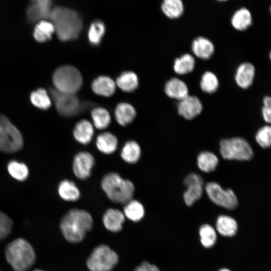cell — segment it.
Returning a JSON list of instances; mask_svg holds the SVG:
<instances>
[{
    "label": "cell",
    "instance_id": "obj_45",
    "mask_svg": "<svg viewBox=\"0 0 271 271\" xmlns=\"http://www.w3.org/2000/svg\"><path fill=\"white\" fill-rule=\"evenodd\" d=\"M218 1H220V2H224V1H226L227 0H217Z\"/></svg>",
    "mask_w": 271,
    "mask_h": 271
},
{
    "label": "cell",
    "instance_id": "obj_5",
    "mask_svg": "<svg viewBox=\"0 0 271 271\" xmlns=\"http://www.w3.org/2000/svg\"><path fill=\"white\" fill-rule=\"evenodd\" d=\"M52 81L55 89L71 94H76L83 83L80 71L70 65H64L57 68L53 75Z\"/></svg>",
    "mask_w": 271,
    "mask_h": 271
},
{
    "label": "cell",
    "instance_id": "obj_35",
    "mask_svg": "<svg viewBox=\"0 0 271 271\" xmlns=\"http://www.w3.org/2000/svg\"><path fill=\"white\" fill-rule=\"evenodd\" d=\"M46 90L39 88L30 95V100L36 107L43 110L47 109L51 105V98Z\"/></svg>",
    "mask_w": 271,
    "mask_h": 271
},
{
    "label": "cell",
    "instance_id": "obj_24",
    "mask_svg": "<svg viewBox=\"0 0 271 271\" xmlns=\"http://www.w3.org/2000/svg\"><path fill=\"white\" fill-rule=\"evenodd\" d=\"M231 23L232 27L236 30H246L252 23V16L250 12L245 8L238 9L233 15Z\"/></svg>",
    "mask_w": 271,
    "mask_h": 271
},
{
    "label": "cell",
    "instance_id": "obj_44",
    "mask_svg": "<svg viewBox=\"0 0 271 271\" xmlns=\"http://www.w3.org/2000/svg\"><path fill=\"white\" fill-rule=\"evenodd\" d=\"M219 271H230V270H229V269H228L227 268H222V269L219 270Z\"/></svg>",
    "mask_w": 271,
    "mask_h": 271
},
{
    "label": "cell",
    "instance_id": "obj_31",
    "mask_svg": "<svg viewBox=\"0 0 271 271\" xmlns=\"http://www.w3.org/2000/svg\"><path fill=\"white\" fill-rule=\"evenodd\" d=\"M123 214L130 220L138 222L145 215L144 207L141 203L132 199L125 204Z\"/></svg>",
    "mask_w": 271,
    "mask_h": 271
},
{
    "label": "cell",
    "instance_id": "obj_36",
    "mask_svg": "<svg viewBox=\"0 0 271 271\" xmlns=\"http://www.w3.org/2000/svg\"><path fill=\"white\" fill-rule=\"evenodd\" d=\"M105 32L104 23L99 20L92 22L88 29V39L89 43L93 46L98 45Z\"/></svg>",
    "mask_w": 271,
    "mask_h": 271
},
{
    "label": "cell",
    "instance_id": "obj_16",
    "mask_svg": "<svg viewBox=\"0 0 271 271\" xmlns=\"http://www.w3.org/2000/svg\"><path fill=\"white\" fill-rule=\"evenodd\" d=\"M164 90L168 96L179 101L189 95L187 84L176 77L171 78L166 83Z\"/></svg>",
    "mask_w": 271,
    "mask_h": 271
},
{
    "label": "cell",
    "instance_id": "obj_34",
    "mask_svg": "<svg viewBox=\"0 0 271 271\" xmlns=\"http://www.w3.org/2000/svg\"><path fill=\"white\" fill-rule=\"evenodd\" d=\"M91 117L94 126L99 129L107 127L111 122V117L107 109L98 107L91 111Z\"/></svg>",
    "mask_w": 271,
    "mask_h": 271
},
{
    "label": "cell",
    "instance_id": "obj_27",
    "mask_svg": "<svg viewBox=\"0 0 271 271\" xmlns=\"http://www.w3.org/2000/svg\"><path fill=\"white\" fill-rule=\"evenodd\" d=\"M195 66L194 57L189 53H186L175 60L173 69L179 75H185L193 71Z\"/></svg>",
    "mask_w": 271,
    "mask_h": 271
},
{
    "label": "cell",
    "instance_id": "obj_30",
    "mask_svg": "<svg viewBox=\"0 0 271 271\" xmlns=\"http://www.w3.org/2000/svg\"><path fill=\"white\" fill-rule=\"evenodd\" d=\"M198 168L206 173L213 171L218 164L217 157L210 152H202L199 154L197 159Z\"/></svg>",
    "mask_w": 271,
    "mask_h": 271
},
{
    "label": "cell",
    "instance_id": "obj_39",
    "mask_svg": "<svg viewBox=\"0 0 271 271\" xmlns=\"http://www.w3.org/2000/svg\"><path fill=\"white\" fill-rule=\"evenodd\" d=\"M255 140L262 148H269L271 144L270 126L265 125L260 128L256 133Z\"/></svg>",
    "mask_w": 271,
    "mask_h": 271
},
{
    "label": "cell",
    "instance_id": "obj_18",
    "mask_svg": "<svg viewBox=\"0 0 271 271\" xmlns=\"http://www.w3.org/2000/svg\"><path fill=\"white\" fill-rule=\"evenodd\" d=\"M191 49L194 55L203 60L209 59L215 51L213 43L204 37H198L195 39L192 43Z\"/></svg>",
    "mask_w": 271,
    "mask_h": 271
},
{
    "label": "cell",
    "instance_id": "obj_40",
    "mask_svg": "<svg viewBox=\"0 0 271 271\" xmlns=\"http://www.w3.org/2000/svg\"><path fill=\"white\" fill-rule=\"evenodd\" d=\"M12 226V219L6 214L0 211V240L9 235Z\"/></svg>",
    "mask_w": 271,
    "mask_h": 271
},
{
    "label": "cell",
    "instance_id": "obj_23",
    "mask_svg": "<svg viewBox=\"0 0 271 271\" xmlns=\"http://www.w3.org/2000/svg\"><path fill=\"white\" fill-rule=\"evenodd\" d=\"M96 145L101 152L105 154H111L117 149L118 140L117 138L110 132H103L97 136Z\"/></svg>",
    "mask_w": 271,
    "mask_h": 271
},
{
    "label": "cell",
    "instance_id": "obj_3",
    "mask_svg": "<svg viewBox=\"0 0 271 271\" xmlns=\"http://www.w3.org/2000/svg\"><path fill=\"white\" fill-rule=\"evenodd\" d=\"M101 187L107 197L118 204H125L132 200L134 192L133 183L116 173L105 175L102 178Z\"/></svg>",
    "mask_w": 271,
    "mask_h": 271
},
{
    "label": "cell",
    "instance_id": "obj_15",
    "mask_svg": "<svg viewBox=\"0 0 271 271\" xmlns=\"http://www.w3.org/2000/svg\"><path fill=\"white\" fill-rule=\"evenodd\" d=\"M255 69L253 64L249 62L240 64L236 68L234 79L236 84L242 89L249 88L254 81Z\"/></svg>",
    "mask_w": 271,
    "mask_h": 271
},
{
    "label": "cell",
    "instance_id": "obj_17",
    "mask_svg": "<svg viewBox=\"0 0 271 271\" xmlns=\"http://www.w3.org/2000/svg\"><path fill=\"white\" fill-rule=\"evenodd\" d=\"M124 220L123 213L118 209L112 208L107 210L102 217L104 227L108 230L113 232L121 230Z\"/></svg>",
    "mask_w": 271,
    "mask_h": 271
},
{
    "label": "cell",
    "instance_id": "obj_32",
    "mask_svg": "<svg viewBox=\"0 0 271 271\" xmlns=\"http://www.w3.org/2000/svg\"><path fill=\"white\" fill-rule=\"evenodd\" d=\"M141 150L139 145L134 141L127 142L121 151L122 159L128 163H135L139 160Z\"/></svg>",
    "mask_w": 271,
    "mask_h": 271
},
{
    "label": "cell",
    "instance_id": "obj_22",
    "mask_svg": "<svg viewBox=\"0 0 271 271\" xmlns=\"http://www.w3.org/2000/svg\"><path fill=\"white\" fill-rule=\"evenodd\" d=\"M216 228L221 235L232 237L236 233L238 225L236 220L232 217L222 215L218 216L216 220Z\"/></svg>",
    "mask_w": 271,
    "mask_h": 271
},
{
    "label": "cell",
    "instance_id": "obj_6",
    "mask_svg": "<svg viewBox=\"0 0 271 271\" xmlns=\"http://www.w3.org/2000/svg\"><path fill=\"white\" fill-rule=\"evenodd\" d=\"M24 144L20 130L5 115H0V151L14 153L20 151Z\"/></svg>",
    "mask_w": 271,
    "mask_h": 271
},
{
    "label": "cell",
    "instance_id": "obj_1",
    "mask_svg": "<svg viewBox=\"0 0 271 271\" xmlns=\"http://www.w3.org/2000/svg\"><path fill=\"white\" fill-rule=\"evenodd\" d=\"M57 37L62 41L74 40L78 38L83 28L80 15L70 9L56 7L52 9L49 17Z\"/></svg>",
    "mask_w": 271,
    "mask_h": 271
},
{
    "label": "cell",
    "instance_id": "obj_28",
    "mask_svg": "<svg viewBox=\"0 0 271 271\" xmlns=\"http://www.w3.org/2000/svg\"><path fill=\"white\" fill-rule=\"evenodd\" d=\"M54 32V27L50 21L42 20L35 27L33 36L37 42L43 43L49 40Z\"/></svg>",
    "mask_w": 271,
    "mask_h": 271
},
{
    "label": "cell",
    "instance_id": "obj_12",
    "mask_svg": "<svg viewBox=\"0 0 271 271\" xmlns=\"http://www.w3.org/2000/svg\"><path fill=\"white\" fill-rule=\"evenodd\" d=\"M94 164V159L90 153L81 152L74 158L73 162L74 174L80 179H86L90 176Z\"/></svg>",
    "mask_w": 271,
    "mask_h": 271
},
{
    "label": "cell",
    "instance_id": "obj_46",
    "mask_svg": "<svg viewBox=\"0 0 271 271\" xmlns=\"http://www.w3.org/2000/svg\"><path fill=\"white\" fill-rule=\"evenodd\" d=\"M34 271H43V270H39V269H36V270H34Z\"/></svg>",
    "mask_w": 271,
    "mask_h": 271
},
{
    "label": "cell",
    "instance_id": "obj_9",
    "mask_svg": "<svg viewBox=\"0 0 271 271\" xmlns=\"http://www.w3.org/2000/svg\"><path fill=\"white\" fill-rule=\"evenodd\" d=\"M50 96L58 112L64 116H74L87 106L82 104L76 94L61 92L53 88L50 89Z\"/></svg>",
    "mask_w": 271,
    "mask_h": 271
},
{
    "label": "cell",
    "instance_id": "obj_33",
    "mask_svg": "<svg viewBox=\"0 0 271 271\" xmlns=\"http://www.w3.org/2000/svg\"><path fill=\"white\" fill-rule=\"evenodd\" d=\"M7 170L12 178L19 181L26 180L29 174L27 165L16 160H12L8 163Z\"/></svg>",
    "mask_w": 271,
    "mask_h": 271
},
{
    "label": "cell",
    "instance_id": "obj_20",
    "mask_svg": "<svg viewBox=\"0 0 271 271\" xmlns=\"http://www.w3.org/2000/svg\"><path fill=\"white\" fill-rule=\"evenodd\" d=\"M94 134V128L92 123L87 120L82 119L75 125L73 134L75 139L79 143L86 145L92 140Z\"/></svg>",
    "mask_w": 271,
    "mask_h": 271
},
{
    "label": "cell",
    "instance_id": "obj_7",
    "mask_svg": "<svg viewBox=\"0 0 271 271\" xmlns=\"http://www.w3.org/2000/svg\"><path fill=\"white\" fill-rule=\"evenodd\" d=\"M220 152L224 159L229 160L248 161L253 155L250 145L241 138L222 140L220 142Z\"/></svg>",
    "mask_w": 271,
    "mask_h": 271
},
{
    "label": "cell",
    "instance_id": "obj_4",
    "mask_svg": "<svg viewBox=\"0 0 271 271\" xmlns=\"http://www.w3.org/2000/svg\"><path fill=\"white\" fill-rule=\"evenodd\" d=\"M6 257L15 271H27L34 264L35 251L31 244L23 238H17L6 247Z\"/></svg>",
    "mask_w": 271,
    "mask_h": 271
},
{
    "label": "cell",
    "instance_id": "obj_38",
    "mask_svg": "<svg viewBox=\"0 0 271 271\" xmlns=\"http://www.w3.org/2000/svg\"><path fill=\"white\" fill-rule=\"evenodd\" d=\"M199 232L201 243L204 247L210 248L215 244L217 235L212 226L204 224L200 227Z\"/></svg>",
    "mask_w": 271,
    "mask_h": 271
},
{
    "label": "cell",
    "instance_id": "obj_37",
    "mask_svg": "<svg viewBox=\"0 0 271 271\" xmlns=\"http://www.w3.org/2000/svg\"><path fill=\"white\" fill-rule=\"evenodd\" d=\"M219 80L217 76L211 71H206L201 78L200 86L201 90L207 93L215 92L219 87Z\"/></svg>",
    "mask_w": 271,
    "mask_h": 271
},
{
    "label": "cell",
    "instance_id": "obj_26",
    "mask_svg": "<svg viewBox=\"0 0 271 271\" xmlns=\"http://www.w3.org/2000/svg\"><path fill=\"white\" fill-rule=\"evenodd\" d=\"M115 84L122 91L130 92L138 88L139 79L134 72L125 71L116 78Z\"/></svg>",
    "mask_w": 271,
    "mask_h": 271
},
{
    "label": "cell",
    "instance_id": "obj_11",
    "mask_svg": "<svg viewBox=\"0 0 271 271\" xmlns=\"http://www.w3.org/2000/svg\"><path fill=\"white\" fill-rule=\"evenodd\" d=\"M184 183L187 187L184 193V200L187 205L191 206L202 195L203 181L200 175L192 173L185 178Z\"/></svg>",
    "mask_w": 271,
    "mask_h": 271
},
{
    "label": "cell",
    "instance_id": "obj_21",
    "mask_svg": "<svg viewBox=\"0 0 271 271\" xmlns=\"http://www.w3.org/2000/svg\"><path fill=\"white\" fill-rule=\"evenodd\" d=\"M114 114L117 122L121 126H125L133 120L136 111L130 104L121 102L115 107Z\"/></svg>",
    "mask_w": 271,
    "mask_h": 271
},
{
    "label": "cell",
    "instance_id": "obj_10",
    "mask_svg": "<svg viewBox=\"0 0 271 271\" xmlns=\"http://www.w3.org/2000/svg\"><path fill=\"white\" fill-rule=\"evenodd\" d=\"M205 190L210 199L217 205L229 210L237 206V197L231 189H224L219 184L211 182L206 184Z\"/></svg>",
    "mask_w": 271,
    "mask_h": 271
},
{
    "label": "cell",
    "instance_id": "obj_19",
    "mask_svg": "<svg viewBox=\"0 0 271 271\" xmlns=\"http://www.w3.org/2000/svg\"><path fill=\"white\" fill-rule=\"evenodd\" d=\"M115 82L107 76H98L91 83V89L94 93L102 96H111L115 92Z\"/></svg>",
    "mask_w": 271,
    "mask_h": 271
},
{
    "label": "cell",
    "instance_id": "obj_8",
    "mask_svg": "<svg viewBox=\"0 0 271 271\" xmlns=\"http://www.w3.org/2000/svg\"><path fill=\"white\" fill-rule=\"evenodd\" d=\"M118 261L117 254L106 245L101 244L94 248L86 264L90 271H111Z\"/></svg>",
    "mask_w": 271,
    "mask_h": 271
},
{
    "label": "cell",
    "instance_id": "obj_2",
    "mask_svg": "<svg viewBox=\"0 0 271 271\" xmlns=\"http://www.w3.org/2000/svg\"><path fill=\"white\" fill-rule=\"evenodd\" d=\"M93 226L91 215L79 209L69 210L62 218L60 229L65 238L70 242H81Z\"/></svg>",
    "mask_w": 271,
    "mask_h": 271
},
{
    "label": "cell",
    "instance_id": "obj_43",
    "mask_svg": "<svg viewBox=\"0 0 271 271\" xmlns=\"http://www.w3.org/2000/svg\"><path fill=\"white\" fill-rule=\"evenodd\" d=\"M263 106L271 107V98L269 96H265L263 98Z\"/></svg>",
    "mask_w": 271,
    "mask_h": 271
},
{
    "label": "cell",
    "instance_id": "obj_42",
    "mask_svg": "<svg viewBox=\"0 0 271 271\" xmlns=\"http://www.w3.org/2000/svg\"><path fill=\"white\" fill-rule=\"evenodd\" d=\"M261 114L264 120L267 123H270L271 121V107L262 106Z\"/></svg>",
    "mask_w": 271,
    "mask_h": 271
},
{
    "label": "cell",
    "instance_id": "obj_25",
    "mask_svg": "<svg viewBox=\"0 0 271 271\" xmlns=\"http://www.w3.org/2000/svg\"><path fill=\"white\" fill-rule=\"evenodd\" d=\"M58 192L60 197L67 201H75L80 197V191L75 184L70 180L61 181L58 187Z\"/></svg>",
    "mask_w": 271,
    "mask_h": 271
},
{
    "label": "cell",
    "instance_id": "obj_14",
    "mask_svg": "<svg viewBox=\"0 0 271 271\" xmlns=\"http://www.w3.org/2000/svg\"><path fill=\"white\" fill-rule=\"evenodd\" d=\"M52 0H32L27 10V17L31 22L49 19Z\"/></svg>",
    "mask_w": 271,
    "mask_h": 271
},
{
    "label": "cell",
    "instance_id": "obj_41",
    "mask_svg": "<svg viewBox=\"0 0 271 271\" xmlns=\"http://www.w3.org/2000/svg\"><path fill=\"white\" fill-rule=\"evenodd\" d=\"M133 271H160L159 268L155 265L150 264L148 262L145 261L137 266Z\"/></svg>",
    "mask_w": 271,
    "mask_h": 271
},
{
    "label": "cell",
    "instance_id": "obj_29",
    "mask_svg": "<svg viewBox=\"0 0 271 271\" xmlns=\"http://www.w3.org/2000/svg\"><path fill=\"white\" fill-rule=\"evenodd\" d=\"M162 11L170 19H177L184 12V4L182 0H163Z\"/></svg>",
    "mask_w": 271,
    "mask_h": 271
},
{
    "label": "cell",
    "instance_id": "obj_13",
    "mask_svg": "<svg viewBox=\"0 0 271 271\" xmlns=\"http://www.w3.org/2000/svg\"><path fill=\"white\" fill-rule=\"evenodd\" d=\"M203 110V105L198 97L188 95L179 101L177 110L179 115L184 118L191 120L199 115Z\"/></svg>",
    "mask_w": 271,
    "mask_h": 271
}]
</instances>
